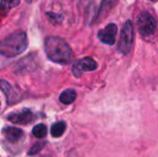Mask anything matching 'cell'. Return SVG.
<instances>
[{
  "instance_id": "1",
  "label": "cell",
  "mask_w": 158,
  "mask_h": 157,
  "mask_svg": "<svg viewBox=\"0 0 158 157\" xmlns=\"http://www.w3.org/2000/svg\"><path fill=\"white\" fill-rule=\"evenodd\" d=\"M44 51L47 57L57 64H69L73 57L71 47L57 36H49L44 40Z\"/></svg>"
},
{
  "instance_id": "2",
  "label": "cell",
  "mask_w": 158,
  "mask_h": 157,
  "mask_svg": "<svg viewBox=\"0 0 158 157\" xmlns=\"http://www.w3.org/2000/svg\"><path fill=\"white\" fill-rule=\"evenodd\" d=\"M28 47V38L24 31H16L0 41V55L14 57L23 53Z\"/></svg>"
},
{
  "instance_id": "3",
  "label": "cell",
  "mask_w": 158,
  "mask_h": 157,
  "mask_svg": "<svg viewBox=\"0 0 158 157\" xmlns=\"http://www.w3.org/2000/svg\"><path fill=\"white\" fill-rule=\"evenodd\" d=\"M134 29L133 24L131 20H127L122 28L120 38L118 42V50L120 53L127 55L130 53L132 43H133V37H134Z\"/></svg>"
},
{
  "instance_id": "4",
  "label": "cell",
  "mask_w": 158,
  "mask_h": 157,
  "mask_svg": "<svg viewBox=\"0 0 158 157\" xmlns=\"http://www.w3.org/2000/svg\"><path fill=\"white\" fill-rule=\"evenodd\" d=\"M157 24L155 18L147 11L140 13L137 19V29L143 36H150L156 30Z\"/></svg>"
},
{
  "instance_id": "5",
  "label": "cell",
  "mask_w": 158,
  "mask_h": 157,
  "mask_svg": "<svg viewBox=\"0 0 158 157\" xmlns=\"http://www.w3.org/2000/svg\"><path fill=\"white\" fill-rule=\"evenodd\" d=\"M97 68V63L92 57H84L76 61L72 67V73L76 78H80L84 72L94 71Z\"/></svg>"
},
{
  "instance_id": "6",
  "label": "cell",
  "mask_w": 158,
  "mask_h": 157,
  "mask_svg": "<svg viewBox=\"0 0 158 157\" xmlns=\"http://www.w3.org/2000/svg\"><path fill=\"white\" fill-rule=\"evenodd\" d=\"M34 114L28 108H23L18 112H12L7 116V119L15 124L26 125L34 120Z\"/></svg>"
},
{
  "instance_id": "7",
  "label": "cell",
  "mask_w": 158,
  "mask_h": 157,
  "mask_svg": "<svg viewBox=\"0 0 158 157\" xmlns=\"http://www.w3.org/2000/svg\"><path fill=\"white\" fill-rule=\"evenodd\" d=\"M118 32V27L114 23H109L104 29L100 30L98 32L99 40L106 44L113 45L116 41V35Z\"/></svg>"
},
{
  "instance_id": "8",
  "label": "cell",
  "mask_w": 158,
  "mask_h": 157,
  "mask_svg": "<svg viewBox=\"0 0 158 157\" xmlns=\"http://www.w3.org/2000/svg\"><path fill=\"white\" fill-rule=\"evenodd\" d=\"M22 130L15 127H6L3 130V134L9 143H17L22 136Z\"/></svg>"
},
{
  "instance_id": "9",
  "label": "cell",
  "mask_w": 158,
  "mask_h": 157,
  "mask_svg": "<svg viewBox=\"0 0 158 157\" xmlns=\"http://www.w3.org/2000/svg\"><path fill=\"white\" fill-rule=\"evenodd\" d=\"M77 93L73 89H68L62 92V93L59 95V101L64 105H69L73 103L76 100Z\"/></svg>"
},
{
  "instance_id": "10",
  "label": "cell",
  "mask_w": 158,
  "mask_h": 157,
  "mask_svg": "<svg viewBox=\"0 0 158 157\" xmlns=\"http://www.w3.org/2000/svg\"><path fill=\"white\" fill-rule=\"evenodd\" d=\"M66 123L64 121H59L55 123L52 127H51V135L54 138H59L61 137L65 130H66Z\"/></svg>"
},
{
  "instance_id": "11",
  "label": "cell",
  "mask_w": 158,
  "mask_h": 157,
  "mask_svg": "<svg viewBox=\"0 0 158 157\" xmlns=\"http://www.w3.org/2000/svg\"><path fill=\"white\" fill-rule=\"evenodd\" d=\"M117 0H102V3L100 5L99 12L97 14V18L104 17L106 15V13L109 12V10L113 7V6L116 4Z\"/></svg>"
},
{
  "instance_id": "12",
  "label": "cell",
  "mask_w": 158,
  "mask_h": 157,
  "mask_svg": "<svg viewBox=\"0 0 158 157\" xmlns=\"http://www.w3.org/2000/svg\"><path fill=\"white\" fill-rule=\"evenodd\" d=\"M20 3V0H1L0 2V11L6 14L11 8L17 6Z\"/></svg>"
},
{
  "instance_id": "13",
  "label": "cell",
  "mask_w": 158,
  "mask_h": 157,
  "mask_svg": "<svg viewBox=\"0 0 158 157\" xmlns=\"http://www.w3.org/2000/svg\"><path fill=\"white\" fill-rule=\"evenodd\" d=\"M32 134L34 137L38 139H43L47 134V128L44 124H38L33 127L32 129Z\"/></svg>"
},
{
  "instance_id": "14",
  "label": "cell",
  "mask_w": 158,
  "mask_h": 157,
  "mask_svg": "<svg viewBox=\"0 0 158 157\" xmlns=\"http://www.w3.org/2000/svg\"><path fill=\"white\" fill-rule=\"evenodd\" d=\"M0 89L6 94V97H9L11 93L13 92V88H12L11 84L5 80H0Z\"/></svg>"
},
{
  "instance_id": "15",
  "label": "cell",
  "mask_w": 158,
  "mask_h": 157,
  "mask_svg": "<svg viewBox=\"0 0 158 157\" xmlns=\"http://www.w3.org/2000/svg\"><path fill=\"white\" fill-rule=\"evenodd\" d=\"M44 147V143H35L29 151L28 155H34L36 154H38L40 151H42V149Z\"/></svg>"
},
{
  "instance_id": "16",
  "label": "cell",
  "mask_w": 158,
  "mask_h": 157,
  "mask_svg": "<svg viewBox=\"0 0 158 157\" xmlns=\"http://www.w3.org/2000/svg\"><path fill=\"white\" fill-rule=\"evenodd\" d=\"M150 1H152V2H156V1H157V0H150Z\"/></svg>"
}]
</instances>
